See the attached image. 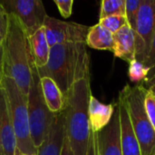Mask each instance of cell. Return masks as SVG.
<instances>
[{"instance_id":"6da1fadb","label":"cell","mask_w":155,"mask_h":155,"mask_svg":"<svg viewBox=\"0 0 155 155\" xmlns=\"http://www.w3.org/2000/svg\"><path fill=\"white\" fill-rule=\"evenodd\" d=\"M40 77L53 79L64 96L82 79H90V56L85 43H66L50 48L48 63L36 68Z\"/></svg>"},{"instance_id":"7a4b0ae2","label":"cell","mask_w":155,"mask_h":155,"mask_svg":"<svg viewBox=\"0 0 155 155\" xmlns=\"http://www.w3.org/2000/svg\"><path fill=\"white\" fill-rule=\"evenodd\" d=\"M34 67L29 37L19 20L9 15V26L1 45V69L3 76L13 79L27 95Z\"/></svg>"},{"instance_id":"3957f363","label":"cell","mask_w":155,"mask_h":155,"mask_svg":"<svg viewBox=\"0 0 155 155\" xmlns=\"http://www.w3.org/2000/svg\"><path fill=\"white\" fill-rule=\"evenodd\" d=\"M90 79L76 82L64 96L65 133L74 155H86L91 134L89 101Z\"/></svg>"},{"instance_id":"277c9868","label":"cell","mask_w":155,"mask_h":155,"mask_svg":"<svg viewBox=\"0 0 155 155\" xmlns=\"http://www.w3.org/2000/svg\"><path fill=\"white\" fill-rule=\"evenodd\" d=\"M148 89L143 84H126L119 96L124 101L142 155H155V130L147 115L144 100Z\"/></svg>"},{"instance_id":"5b68a950","label":"cell","mask_w":155,"mask_h":155,"mask_svg":"<svg viewBox=\"0 0 155 155\" xmlns=\"http://www.w3.org/2000/svg\"><path fill=\"white\" fill-rule=\"evenodd\" d=\"M3 88L5 93L8 109L14 126L16 149L22 153L28 155L37 154V148L34 145L29 126L27 95H25L15 82L5 76L3 78Z\"/></svg>"},{"instance_id":"8992f818","label":"cell","mask_w":155,"mask_h":155,"mask_svg":"<svg viewBox=\"0 0 155 155\" xmlns=\"http://www.w3.org/2000/svg\"><path fill=\"white\" fill-rule=\"evenodd\" d=\"M27 109L31 138L34 145L38 148L48 135L56 114L52 113L45 104L41 87V78L35 65L27 94Z\"/></svg>"},{"instance_id":"52a82bcc","label":"cell","mask_w":155,"mask_h":155,"mask_svg":"<svg viewBox=\"0 0 155 155\" xmlns=\"http://www.w3.org/2000/svg\"><path fill=\"white\" fill-rule=\"evenodd\" d=\"M9 15H14L21 23L28 37L44 26L47 14L40 0H1Z\"/></svg>"},{"instance_id":"ba28073f","label":"cell","mask_w":155,"mask_h":155,"mask_svg":"<svg viewBox=\"0 0 155 155\" xmlns=\"http://www.w3.org/2000/svg\"><path fill=\"white\" fill-rule=\"evenodd\" d=\"M44 29L51 47L66 43H85L90 27L74 22H65L47 15Z\"/></svg>"},{"instance_id":"9c48e42d","label":"cell","mask_w":155,"mask_h":155,"mask_svg":"<svg viewBox=\"0 0 155 155\" xmlns=\"http://www.w3.org/2000/svg\"><path fill=\"white\" fill-rule=\"evenodd\" d=\"M154 33L155 0H143L136 21V60L145 61Z\"/></svg>"},{"instance_id":"30bf717a","label":"cell","mask_w":155,"mask_h":155,"mask_svg":"<svg viewBox=\"0 0 155 155\" xmlns=\"http://www.w3.org/2000/svg\"><path fill=\"white\" fill-rule=\"evenodd\" d=\"M98 155H123L121 144L120 111L116 103L115 112L111 122L97 132Z\"/></svg>"},{"instance_id":"8fae6325","label":"cell","mask_w":155,"mask_h":155,"mask_svg":"<svg viewBox=\"0 0 155 155\" xmlns=\"http://www.w3.org/2000/svg\"><path fill=\"white\" fill-rule=\"evenodd\" d=\"M0 142L3 155H15L16 138L3 85L0 87Z\"/></svg>"},{"instance_id":"7c38bea8","label":"cell","mask_w":155,"mask_h":155,"mask_svg":"<svg viewBox=\"0 0 155 155\" xmlns=\"http://www.w3.org/2000/svg\"><path fill=\"white\" fill-rule=\"evenodd\" d=\"M65 134V118L63 110L56 114L48 135L37 148V155H61Z\"/></svg>"},{"instance_id":"4fadbf2b","label":"cell","mask_w":155,"mask_h":155,"mask_svg":"<svg viewBox=\"0 0 155 155\" xmlns=\"http://www.w3.org/2000/svg\"><path fill=\"white\" fill-rule=\"evenodd\" d=\"M117 105L120 111L121 144L123 155H142L141 147L132 127L128 111L124 101L121 96H119Z\"/></svg>"},{"instance_id":"5bb4252c","label":"cell","mask_w":155,"mask_h":155,"mask_svg":"<svg viewBox=\"0 0 155 155\" xmlns=\"http://www.w3.org/2000/svg\"><path fill=\"white\" fill-rule=\"evenodd\" d=\"M114 51L116 57L131 63L135 59L136 54V40L135 33L129 25L122 27L114 35Z\"/></svg>"},{"instance_id":"9a60e30c","label":"cell","mask_w":155,"mask_h":155,"mask_svg":"<svg viewBox=\"0 0 155 155\" xmlns=\"http://www.w3.org/2000/svg\"><path fill=\"white\" fill-rule=\"evenodd\" d=\"M115 108L116 103L104 104L92 94L90 97L88 109L91 129L97 133L107 126L114 116Z\"/></svg>"},{"instance_id":"2e32d148","label":"cell","mask_w":155,"mask_h":155,"mask_svg":"<svg viewBox=\"0 0 155 155\" xmlns=\"http://www.w3.org/2000/svg\"><path fill=\"white\" fill-rule=\"evenodd\" d=\"M29 45L34 65L36 68H42L48 63L50 54V46L48 45L44 27L29 36Z\"/></svg>"},{"instance_id":"e0dca14e","label":"cell","mask_w":155,"mask_h":155,"mask_svg":"<svg viewBox=\"0 0 155 155\" xmlns=\"http://www.w3.org/2000/svg\"><path fill=\"white\" fill-rule=\"evenodd\" d=\"M41 78V87L45 104L54 114L61 113L64 108V96L56 83L50 77Z\"/></svg>"},{"instance_id":"ac0fdd59","label":"cell","mask_w":155,"mask_h":155,"mask_svg":"<svg viewBox=\"0 0 155 155\" xmlns=\"http://www.w3.org/2000/svg\"><path fill=\"white\" fill-rule=\"evenodd\" d=\"M85 44L94 49L108 50L113 53L114 51V34L99 23L90 27Z\"/></svg>"},{"instance_id":"d6986e66","label":"cell","mask_w":155,"mask_h":155,"mask_svg":"<svg viewBox=\"0 0 155 155\" xmlns=\"http://www.w3.org/2000/svg\"><path fill=\"white\" fill-rule=\"evenodd\" d=\"M126 0H104L101 3L100 20L112 15L125 16Z\"/></svg>"},{"instance_id":"ffe728a7","label":"cell","mask_w":155,"mask_h":155,"mask_svg":"<svg viewBox=\"0 0 155 155\" xmlns=\"http://www.w3.org/2000/svg\"><path fill=\"white\" fill-rule=\"evenodd\" d=\"M129 78L131 82L141 84L142 83H145V81L148 79L151 69L147 67L143 62H140L136 59L133 60L131 63H129Z\"/></svg>"},{"instance_id":"44dd1931","label":"cell","mask_w":155,"mask_h":155,"mask_svg":"<svg viewBox=\"0 0 155 155\" xmlns=\"http://www.w3.org/2000/svg\"><path fill=\"white\" fill-rule=\"evenodd\" d=\"M99 24L108 29L112 34L117 33L122 27L128 25L127 18L124 15H112L99 20Z\"/></svg>"},{"instance_id":"7402d4cb","label":"cell","mask_w":155,"mask_h":155,"mask_svg":"<svg viewBox=\"0 0 155 155\" xmlns=\"http://www.w3.org/2000/svg\"><path fill=\"white\" fill-rule=\"evenodd\" d=\"M142 1L143 0H126L125 3V16L127 18L128 25L134 31V33L136 30L137 15Z\"/></svg>"},{"instance_id":"603a6c76","label":"cell","mask_w":155,"mask_h":155,"mask_svg":"<svg viewBox=\"0 0 155 155\" xmlns=\"http://www.w3.org/2000/svg\"><path fill=\"white\" fill-rule=\"evenodd\" d=\"M144 106L147 115L155 130V94L152 90L148 89L147 91L144 100Z\"/></svg>"},{"instance_id":"cb8c5ba5","label":"cell","mask_w":155,"mask_h":155,"mask_svg":"<svg viewBox=\"0 0 155 155\" xmlns=\"http://www.w3.org/2000/svg\"><path fill=\"white\" fill-rule=\"evenodd\" d=\"M9 26V14L0 3V45H2Z\"/></svg>"},{"instance_id":"d4e9b609","label":"cell","mask_w":155,"mask_h":155,"mask_svg":"<svg viewBox=\"0 0 155 155\" xmlns=\"http://www.w3.org/2000/svg\"><path fill=\"white\" fill-rule=\"evenodd\" d=\"M143 64L147 67H149L151 69V73H150V75L148 77V79H149V78H151L155 74V33L153 37V40H152V43H151L149 51H148V54H147L146 59L143 62Z\"/></svg>"},{"instance_id":"484cf974","label":"cell","mask_w":155,"mask_h":155,"mask_svg":"<svg viewBox=\"0 0 155 155\" xmlns=\"http://www.w3.org/2000/svg\"><path fill=\"white\" fill-rule=\"evenodd\" d=\"M54 2L64 18H68L71 16L74 5L73 0H54Z\"/></svg>"},{"instance_id":"4316f807","label":"cell","mask_w":155,"mask_h":155,"mask_svg":"<svg viewBox=\"0 0 155 155\" xmlns=\"http://www.w3.org/2000/svg\"><path fill=\"white\" fill-rule=\"evenodd\" d=\"M86 155H98V147H97V134L96 132L91 129L90 140L88 143V149Z\"/></svg>"},{"instance_id":"83f0119b","label":"cell","mask_w":155,"mask_h":155,"mask_svg":"<svg viewBox=\"0 0 155 155\" xmlns=\"http://www.w3.org/2000/svg\"><path fill=\"white\" fill-rule=\"evenodd\" d=\"M66 134V133H65ZM61 155H74L71 146H70V143L66 137V134H65V137H64V145H63V149H62V153Z\"/></svg>"},{"instance_id":"f1b7e54d","label":"cell","mask_w":155,"mask_h":155,"mask_svg":"<svg viewBox=\"0 0 155 155\" xmlns=\"http://www.w3.org/2000/svg\"><path fill=\"white\" fill-rule=\"evenodd\" d=\"M145 85L147 86V89H149L150 87H152L153 85H154L155 84V74L151 77V78H149L145 83Z\"/></svg>"},{"instance_id":"f546056e","label":"cell","mask_w":155,"mask_h":155,"mask_svg":"<svg viewBox=\"0 0 155 155\" xmlns=\"http://www.w3.org/2000/svg\"><path fill=\"white\" fill-rule=\"evenodd\" d=\"M3 73H2V70H0V87L2 86V84H3Z\"/></svg>"},{"instance_id":"4dcf8cb0","label":"cell","mask_w":155,"mask_h":155,"mask_svg":"<svg viewBox=\"0 0 155 155\" xmlns=\"http://www.w3.org/2000/svg\"><path fill=\"white\" fill-rule=\"evenodd\" d=\"M15 155H28V154H25V153H22L20 151H18L17 149H16V151H15ZM37 155V154H36Z\"/></svg>"},{"instance_id":"1f68e13d","label":"cell","mask_w":155,"mask_h":155,"mask_svg":"<svg viewBox=\"0 0 155 155\" xmlns=\"http://www.w3.org/2000/svg\"><path fill=\"white\" fill-rule=\"evenodd\" d=\"M149 90H152V91H153V92L155 94V84L154 85H153L152 87H150V88H149Z\"/></svg>"},{"instance_id":"d6a6232c","label":"cell","mask_w":155,"mask_h":155,"mask_svg":"<svg viewBox=\"0 0 155 155\" xmlns=\"http://www.w3.org/2000/svg\"><path fill=\"white\" fill-rule=\"evenodd\" d=\"M0 70H2L1 69V45H0Z\"/></svg>"},{"instance_id":"836d02e7","label":"cell","mask_w":155,"mask_h":155,"mask_svg":"<svg viewBox=\"0 0 155 155\" xmlns=\"http://www.w3.org/2000/svg\"><path fill=\"white\" fill-rule=\"evenodd\" d=\"M0 155H3V151H2V147H1V142H0Z\"/></svg>"}]
</instances>
